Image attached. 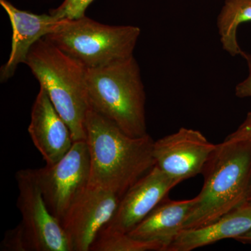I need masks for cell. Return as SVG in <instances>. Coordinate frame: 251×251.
I'll return each instance as SVG.
<instances>
[{"instance_id": "cell-16", "label": "cell", "mask_w": 251, "mask_h": 251, "mask_svg": "<svg viewBox=\"0 0 251 251\" xmlns=\"http://www.w3.org/2000/svg\"><path fill=\"white\" fill-rule=\"evenodd\" d=\"M90 251H166V247L159 242L135 239L128 233L105 226L99 234Z\"/></svg>"}, {"instance_id": "cell-11", "label": "cell", "mask_w": 251, "mask_h": 251, "mask_svg": "<svg viewBox=\"0 0 251 251\" xmlns=\"http://www.w3.org/2000/svg\"><path fill=\"white\" fill-rule=\"evenodd\" d=\"M28 133L46 165H53L63 158L74 143L69 126L40 87L32 105Z\"/></svg>"}, {"instance_id": "cell-20", "label": "cell", "mask_w": 251, "mask_h": 251, "mask_svg": "<svg viewBox=\"0 0 251 251\" xmlns=\"http://www.w3.org/2000/svg\"><path fill=\"white\" fill-rule=\"evenodd\" d=\"M240 55L247 61L249 75L245 80L236 86L235 94L239 98H251V54L242 51Z\"/></svg>"}, {"instance_id": "cell-12", "label": "cell", "mask_w": 251, "mask_h": 251, "mask_svg": "<svg viewBox=\"0 0 251 251\" xmlns=\"http://www.w3.org/2000/svg\"><path fill=\"white\" fill-rule=\"evenodd\" d=\"M0 4L12 27L9 59L0 69V80L5 82L14 76L20 64L25 63L31 47L53 30L61 20L50 14H36L18 9L8 0H0Z\"/></svg>"}, {"instance_id": "cell-4", "label": "cell", "mask_w": 251, "mask_h": 251, "mask_svg": "<svg viewBox=\"0 0 251 251\" xmlns=\"http://www.w3.org/2000/svg\"><path fill=\"white\" fill-rule=\"evenodd\" d=\"M90 109L132 137L148 134L146 94L134 56L98 69H87Z\"/></svg>"}, {"instance_id": "cell-13", "label": "cell", "mask_w": 251, "mask_h": 251, "mask_svg": "<svg viewBox=\"0 0 251 251\" xmlns=\"http://www.w3.org/2000/svg\"><path fill=\"white\" fill-rule=\"evenodd\" d=\"M250 230L251 203L246 202L211 224L184 229L167 251H191L224 239H236Z\"/></svg>"}, {"instance_id": "cell-9", "label": "cell", "mask_w": 251, "mask_h": 251, "mask_svg": "<svg viewBox=\"0 0 251 251\" xmlns=\"http://www.w3.org/2000/svg\"><path fill=\"white\" fill-rule=\"evenodd\" d=\"M120 200L107 190L88 186L62 223L72 251L91 250L100 231L115 215Z\"/></svg>"}, {"instance_id": "cell-5", "label": "cell", "mask_w": 251, "mask_h": 251, "mask_svg": "<svg viewBox=\"0 0 251 251\" xmlns=\"http://www.w3.org/2000/svg\"><path fill=\"white\" fill-rule=\"evenodd\" d=\"M140 33L137 26L109 25L85 16L61 20L44 38L88 70L133 56Z\"/></svg>"}, {"instance_id": "cell-15", "label": "cell", "mask_w": 251, "mask_h": 251, "mask_svg": "<svg viewBox=\"0 0 251 251\" xmlns=\"http://www.w3.org/2000/svg\"><path fill=\"white\" fill-rule=\"evenodd\" d=\"M251 21V0H226L217 18L220 41L223 49L231 56L241 54L238 44V27L243 23Z\"/></svg>"}, {"instance_id": "cell-21", "label": "cell", "mask_w": 251, "mask_h": 251, "mask_svg": "<svg viewBox=\"0 0 251 251\" xmlns=\"http://www.w3.org/2000/svg\"><path fill=\"white\" fill-rule=\"evenodd\" d=\"M236 240L244 244H251V230L237 238Z\"/></svg>"}, {"instance_id": "cell-3", "label": "cell", "mask_w": 251, "mask_h": 251, "mask_svg": "<svg viewBox=\"0 0 251 251\" xmlns=\"http://www.w3.org/2000/svg\"><path fill=\"white\" fill-rule=\"evenodd\" d=\"M25 64L69 126L74 142L86 140L85 120L90 109L87 69L45 38L31 47Z\"/></svg>"}, {"instance_id": "cell-17", "label": "cell", "mask_w": 251, "mask_h": 251, "mask_svg": "<svg viewBox=\"0 0 251 251\" xmlns=\"http://www.w3.org/2000/svg\"><path fill=\"white\" fill-rule=\"evenodd\" d=\"M94 0H64L58 7L50 14L59 20H74L85 16V11Z\"/></svg>"}, {"instance_id": "cell-8", "label": "cell", "mask_w": 251, "mask_h": 251, "mask_svg": "<svg viewBox=\"0 0 251 251\" xmlns=\"http://www.w3.org/2000/svg\"><path fill=\"white\" fill-rule=\"evenodd\" d=\"M216 147L199 130L182 127L154 141L155 166L181 183L202 174Z\"/></svg>"}, {"instance_id": "cell-22", "label": "cell", "mask_w": 251, "mask_h": 251, "mask_svg": "<svg viewBox=\"0 0 251 251\" xmlns=\"http://www.w3.org/2000/svg\"><path fill=\"white\" fill-rule=\"evenodd\" d=\"M247 202L251 203V182L249 187V193H248Z\"/></svg>"}, {"instance_id": "cell-10", "label": "cell", "mask_w": 251, "mask_h": 251, "mask_svg": "<svg viewBox=\"0 0 251 251\" xmlns=\"http://www.w3.org/2000/svg\"><path fill=\"white\" fill-rule=\"evenodd\" d=\"M179 184L155 166L124 195L115 215L106 226L128 233Z\"/></svg>"}, {"instance_id": "cell-6", "label": "cell", "mask_w": 251, "mask_h": 251, "mask_svg": "<svg viewBox=\"0 0 251 251\" xmlns=\"http://www.w3.org/2000/svg\"><path fill=\"white\" fill-rule=\"evenodd\" d=\"M35 172L49 210L62 224L90 184V156L87 142H74L69 152L58 162Z\"/></svg>"}, {"instance_id": "cell-2", "label": "cell", "mask_w": 251, "mask_h": 251, "mask_svg": "<svg viewBox=\"0 0 251 251\" xmlns=\"http://www.w3.org/2000/svg\"><path fill=\"white\" fill-rule=\"evenodd\" d=\"M202 175L204 182L184 229L214 222L247 202L251 182V144H218Z\"/></svg>"}, {"instance_id": "cell-1", "label": "cell", "mask_w": 251, "mask_h": 251, "mask_svg": "<svg viewBox=\"0 0 251 251\" xmlns=\"http://www.w3.org/2000/svg\"><path fill=\"white\" fill-rule=\"evenodd\" d=\"M90 156L89 186L103 188L122 198L155 166L150 135L132 137L92 109L85 120Z\"/></svg>"}, {"instance_id": "cell-19", "label": "cell", "mask_w": 251, "mask_h": 251, "mask_svg": "<svg viewBox=\"0 0 251 251\" xmlns=\"http://www.w3.org/2000/svg\"><path fill=\"white\" fill-rule=\"evenodd\" d=\"M225 140L251 144V112L247 114L245 120L237 129L226 137Z\"/></svg>"}, {"instance_id": "cell-18", "label": "cell", "mask_w": 251, "mask_h": 251, "mask_svg": "<svg viewBox=\"0 0 251 251\" xmlns=\"http://www.w3.org/2000/svg\"><path fill=\"white\" fill-rule=\"evenodd\" d=\"M2 251H29V247L22 223L14 228L10 229L4 233L0 244Z\"/></svg>"}, {"instance_id": "cell-14", "label": "cell", "mask_w": 251, "mask_h": 251, "mask_svg": "<svg viewBox=\"0 0 251 251\" xmlns=\"http://www.w3.org/2000/svg\"><path fill=\"white\" fill-rule=\"evenodd\" d=\"M196 202V197L183 201L166 198L128 234L140 240L161 243L167 251L184 230L185 223Z\"/></svg>"}, {"instance_id": "cell-7", "label": "cell", "mask_w": 251, "mask_h": 251, "mask_svg": "<svg viewBox=\"0 0 251 251\" xmlns=\"http://www.w3.org/2000/svg\"><path fill=\"white\" fill-rule=\"evenodd\" d=\"M15 177L29 251H72L62 224L46 204L35 169L20 170Z\"/></svg>"}]
</instances>
